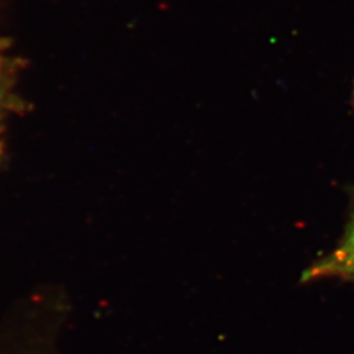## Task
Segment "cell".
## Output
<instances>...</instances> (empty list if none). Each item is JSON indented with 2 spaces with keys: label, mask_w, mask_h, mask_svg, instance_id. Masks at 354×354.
Wrapping results in <instances>:
<instances>
[{
  "label": "cell",
  "mask_w": 354,
  "mask_h": 354,
  "mask_svg": "<svg viewBox=\"0 0 354 354\" xmlns=\"http://www.w3.org/2000/svg\"><path fill=\"white\" fill-rule=\"evenodd\" d=\"M17 333L6 354H59L58 342L66 313L61 304L29 297L20 307Z\"/></svg>",
  "instance_id": "obj_1"
},
{
  "label": "cell",
  "mask_w": 354,
  "mask_h": 354,
  "mask_svg": "<svg viewBox=\"0 0 354 354\" xmlns=\"http://www.w3.org/2000/svg\"><path fill=\"white\" fill-rule=\"evenodd\" d=\"M328 279L354 282V201L342 239L330 252L307 268L302 274L304 282Z\"/></svg>",
  "instance_id": "obj_2"
},
{
  "label": "cell",
  "mask_w": 354,
  "mask_h": 354,
  "mask_svg": "<svg viewBox=\"0 0 354 354\" xmlns=\"http://www.w3.org/2000/svg\"><path fill=\"white\" fill-rule=\"evenodd\" d=\"M10 58L3 44H0V118L13 106Z\"/></svg>",
  "instance_id": "obj_3"
},
{
  "label": "cell",
  "mask_w": 354,
  "mask_h": 354,
  "mask_svg": "<svg viewBox=\"0 0 354 354\" xmlns=\"http://www.w3.org/2000/svg\"><path fill=\"white\" fill-rule=\"evenodd\" d=\"M353 97H354V91H353Z\"/></svg>",
  "instance_id": "obj_4"
}]
</instances>
